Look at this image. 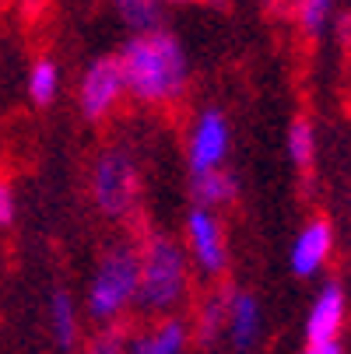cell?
Masks as SVG:
<instances>
[{"label":"cell","mask_w":351,"mask_h":354,"mask_svg":"<svg viewBox=\"0 0 351 354\" xmlns=\"http://www.w3.org/2000/svg\"><path fill=\"white\" fill-rule=\"evenodd\" d=\"M127 98L141 106H176L190 91V57L169 28L130 35L116 53Z\"/></svg>","instance_id":"6da1fadb"},{"label":"cell","mask_w":351,"mask_h":354,"mask_svg":"<svg viewBox=\"0 0 351 354\" xmlns=\"http://www.w3.org/2000/svg\"><path fill=\"white\" fill-rule=\"evenodd\" d=\"M190 277L193 263L186 257V245L169 235H147L141 242V281L134 309L152 319L176 316L190 298Z\"/></svg>","instance_id":"7a4b0ae2"},{"label":"cell","mask_w":351,"mask_h":354,"mask_svg":"<svg viewBox=\"0 0 351 354\" xmlns=\"http://www.w3.org/2000/svg\"><path fill=\"white\" fill-rule=\"evenodd\" d=\"M137 281H141V245H134V242L109 245L88 281V295H84L88 316L98 326L120 323L134 309Z\"/></svg>","instance_id":"3957f363"},{"label":"cell","mask_w":351,"mask_h":354,"mask_svg":"<svg viewBox=\"0 0 351 354\" xmlns=\"http://www.w3.org/2000/svg\"><path fill=\"white\" fill-rule=\"evenodd\" d=\"M137 193H141L137 162L123 147H106L91 165V200H95V207L113 221H123L137 211Z\"/></svg>","instance_id":"277c9868"},{"label":"cell","mask_w":351,"mask_h":354,"mask_svg":"<svg viewBox=\"0 0 351 354\" xmlns=\"http://www.w3.org/2000/svg\"><path fill=\"white\" fill-rule=\"evenodd\" d=\"M232 151V123L222 109H200L186 133V169L190 176H208L225 169Z\"/></svg>","instance_id":"5b68a950"},{"label":"cell","mask_w":351,"mask_h":354,"mask_svg":"<svg viewBox=\"0 0 351 354\" xmlns=\"http://www.w3.org/2000/svg\"><path fill=\"white\" fill-rule=\"evenodd\" d=\"M123 98H127V84H123V71L116 57H98L84 67L78 81V109L88 123L109 120Z\"/></svg>","instance_id":"8992f818"},{"label":"cell","mask_w":351,"mask_h":354,"mask_svg":"<svg viewBox=\"0 0 351 354\" xmlns=\"http://www.w3.org/2000/svg\"><path fill=\"white\" fill-rule=\"evenodd\" d=\"M186 257L204 277H222L228 270V235L218 211L190 207L186 214Z\"/></svg>","instance_id":"52a82bcc"},{"label":"cell","mask_w":351,"mask_h":354,"mask_svg":"<svg viewBox=\"0 0 351 354\" xmlns=\"http://www.w3.org/2000/svg\"><path fill=\"white\" fill-rule=\"evenodd\" d=\"M330 252H334V225L327 218H309L291 242L288 267L295 277H316L330 260Z\"/></svg>","instance_id":"ba28073f"},{"label":"cell","mask_w":351,"mask_h":354,"mask_svg":"<svg viewBox=\"0 0 351 354\" xmlns=\"http://www.w3.org/2000/svg\"><path fill=\"white\" fill-rule=\"evenodd\" d=\"M344 319H348V295H344V284H341V281H327V284L316 291L313 306H309V316H306V344L341 340Z\"/></svg>","instance_id":"9c48e42d"},{"label":"cell","mask_w":351,"mask_h":354,"mask_svg":"<svg viewBox=\"0 0 351 354\" xmlns=\"http://www.w3.org/2000/svg\"><path fill=\"white\" fill-rule=\"evenodd\" d=\"M193 344V330L183 316H165L152 319L144 330L130 333V351L127 354H186Z\"/></svg>","instance_id":"30bf717a"},{"label":"cell","mask_w":351,"mask_h":354,"mask_svg":"<svg viewBox=\"0 0 351 354\" xmlns=\"http://www.w3.org/2000/svg\"><path fill=\"white\" fill-rule=\"evenodd\" d=\"M225 333L232 340L235 351H253L260 344L264 333V309H260V298L253 291H232L228 301V319H225Z\"/></svg>","instance_id":"8fae6325"},{"label":"cell","mask_w":351,"mask_h":354,"mask_svg":"<svg viewBox=\"0 0 351 354\" xmlns=\"http://www.w3.org/2000/svg\"><path fill=\"white\" fill-rule=\"evenodd\" d=\"M232 291L235 288H215L211 295L200 298V306H197V316L190 323L193 337L200 347H215L222 337H225V319H228V301H232Z\"/></svg>","instance_id":"7c38bea8"},{"label":"cell","mask_w":351,"mask_h":354,"mask_svg":"<svg viewBox=\"0 0 351 354\" xmlns=\"http://www.w3.org/2000/svg\"><path fill=\"white\" fill-rule=\"evenodd\" d=\"M49 337L57 351H74L81 340V319H78V301L67 288H57L49 295Z\"/></svg>","instance_id":"4fadbf2b"},{"label":"cell","mask_w":351,"mask_h":354,"mask_svg":"<svg viewBox=\"0 0 351 354\" xmlns=\"http://www.w3.org/2000/svg\"><path fill=\"white\" fill-rule=\"evenodd\" d=\"M235 200H239V176L232 169H218L193 179V207L218 211V207L235 204Z\"/></svg>","instance_id":"5bb4252c"},{"label":"cell","mask_w":351,"mask_h":354,"mask_svg":"<svg viewBox=\"0 0 351 354\" xmlns=\"http://www.w3.org/2000/svg\"><path fill=\"white\" fill-rule=\"evenodd\" d=\"M25 91H28V102H32V106L57 102V95H60V67L49 60V57H39V60L28 67Z\"/></svg>","instance_id":"9a60e30c"},{"label":"cell","mask_w":351,"mask_h":354,"mask_svg":"<svg viewBox=\"0 0 351 354\" xmlns=\"http://www.w3.org/2000/svg\"><path fill=\"white\" fill-rule=\"evenodd\" d=\"M285 144H288V158H291L295 169H313V162H316V127L306 116L291 120Z\"/></svg>","instance_id":"2e32d148"},{"label":"cell","mask_w":351,"mask_h":354,"mask_svg":"<svg viewBox=\"0 0 351 354\" xmlns=\"http://www.w3.org/2000/svg\"><path fill=\"white\" fill-rule=\"evenodd\" d=\"M113 4L134 35L162 28V0H113Z\"/></svg>","instance_id":"e0dca14e"},{"label":"cell","mask_w":351,"mask_h":354,"mask_svg":"<svg viewBox=\"0 0 351 354\" xmlns=\"http://www.w3.org/2000/svg\"><path fill=\"white\" fill-rule=\"evenodd\" d=\"M291 18L306 39H316L327 32V25L334 18V0H295Z\"/></svg>","instance_id":"ac0fdd59"},{"label":"cell","mask_w":351,"mask_h":354,"mask_svg":"<svg viewBox=\"0 0 351 354\" xmlns=\"http://www.w3.org/2000/svg\"><path fill=\"white\" fill-rule=\"evenodd\" d=\"M127 351H130V330L123 323L98 326L84 344V354H127Z\"/></svg>","instance_id":"d6986e66"},{"label":"cell","mask_w":351,"mask_h":354,"mask_svg":"<svg viewBox=\"0 0 351 354\" xmlns=\"http://www.w3.org/2000/svg\"><path fill=\"white\" fill-rule=\"evenodd\" d=\"M15 189H11V183L8 179H0V228H8L11 221H15Z\"/></svg>","instance_id":"ffe728a7"},{"label":"cell","mask_w":351,"mask_h":354,"mask_svg":"<svg viewBox=\"0 0 351 354\" xmlns=\"http://www.w3.org/2000/svg\"><path fill=\"white\" fill-rule=\"evenodd\" d=\"M303 354H344V344L341 340H323V344H306Z\"/></svg>","instance_id":"44dd1931"},{"label":"cell","mask_w":351,"mask_h":354,"mask_svg":"<svg viewBox=\"0 0 351 354\" xmlns=\"http://www.w3.org/2000/svg\"><path fill=\"white\" fill-rule=\"evenodd\" d=\"M271 4H274L278 11H288V15H291V8H295V0H271Z\"/></svg>","instance_id":"7402d4cb"},{"label":"cell","mask_w":351,"mask_h":354,"mask_svg":"<svg viewBox=\"0 0 351 354\" xmlns=\"http://www.w3.org/2000/svg\"><path fill=\"white\" fill-rule=\"evenodd\" d=\"M162 4H200V0H162Z\"/></svg>","instance_id":"603a6c76"}]
</instances>
